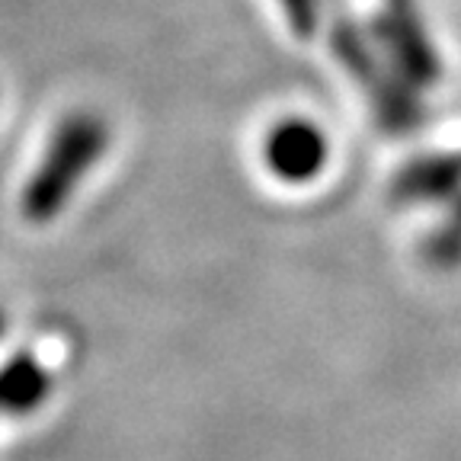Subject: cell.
I'll use <instances>...</instances> for the list:
<instances>
[{
    "label": "cell",
    "instance_id": "obj_6",
    "mask_svg": "<svg viewBox=\"0 0 461 461\" xmlns=\"http://www.w3.org/2000/svg\"><path fill=\"white\" fill-rule=\"evenodd\" d=\"M51 394V375L32 356L20 353L0 368V417H26Z\"/></svg>",
    "mask_w": 461,
    "mask_h": 461
},
{
    "label": "cell",
    "instance_id": "obj_5",
    "mask_svg": "<svg viewBox=\"0 0 461 461\" xmlns=\"http://www.w3.org/2000/svg\"><path fill=\"white\" fill-rule=\"evenodd\" d=\"M461 189V151L429 154L417 158L397 173L394 199L397 202H439Z\"/></svg>",
    "mask_w": 461,
    "mask_h": 461
},
{
    "label": "cell",
    "instance_id": "obj_2",
    "mask_svg": "<svg viewBox=\"0 0 461 461\" xmlns=\"http://www.w3.org/2000/svg\"><path fill=\"white\" fill-rule=\"evenodd\" d=\"M330 49L339 65L346 68V74L356 84H362V90L368 94V103H372L375 119H378V125L384 131L411 135V131L420 129L423 106L417 100V86H411L397 74V68L391 65L388 58H382V51L362 36L356 23L339 20L333 26Z\"/></svg>",
    "mask_w": 461,
    "mask_h": 461
},
{
    "label": "cell",
    "instance_id": "obj_8",
    "mask_svg": "<svg viewBox=\"0 0 461 461\" xmlns=\"http://www.w3.org/2000/svg\"><path fill=\"white\" fill-rule=\"evenodd\" d=\"M279 7L298 39H311L321 26V0H279Z\"/></svg>",
    "mask_w": 461,
    "mask_h": 461
},
{
    "label": "cell",
    "instance_id": "obj_4",
    "mask_svg": "<svg viewBox=\"0 0 461 461\" xmlns=\"http://www.w3.org/2000/svg\"><path fill=\"white\" fill-rule=\"evenodd\" d=\"M263 158H267L269 173L279 183L302 186V183L321 176L327 158H330V144L311 119L292 115V119H282V122L273 125L267 144H263Z\"/></svg>",
    "mask_w": 461,
    "mask_h": 461
},
{
    "label": "cell",
    "instance_id": "obj_3",
    "mask_svg": "<svg viewBox=\"0 0 461 461\" xmlns=\"http://www.w3.org/2000/svg\"><path fill=\"white\" fill-rule=\"evenodd\" d=\"M375 39L384 49V58L411 86L426 90L439 84L442 61L426 32L417 0H382V10L375 16Z\"/></svg>",
    "mask_w": 461,
    "mask_h": 461
},
{
    "label": "cell",
    "instance_id": "obj_9",
    "mask_svg": "<svg viewBox=\"0 0 461 461\" xmlns=\"http://www.w3.org/2000/svg\"><path fill=\"white\" fill-rule=\"evenodd\" d=\"M0 337H4V314H0Z\"/></svg>",
    "mask_w": 461,
    "mask_h": 461
},
{
    "label": "cell",
    "instance_id": "obj_1",
    "mask_svg": "<svg viewBox=\"0 0 461 461\" xmlns=\"http://www.w3.org/2000/svg\"><path fill=\"white\" fill-rule=\"evenodd\" d=\"M109 148V129L100 115L74 113L58 125L45 158L23 189L20 209L32 224H45L65 212L71 195Z\"/></svg>",
    "mask_w": 461,
    "mask_h": 461
},
{
    "label": "cell",
    "instance_id": "obj_7",
    "mask_svg": "<svg viewBox=\"0 0 461 461\" xmlns=\"http://www.w3.org/2000/svg\"><path fill=\"white\" fill-rule=\"evenodd\" d=\"M426 259L436 267H455L461 259V199L436 234L426 240Z\"/></svg>",
    "mask_w": 461,
    "mask_h": 461
}]
</instances>
